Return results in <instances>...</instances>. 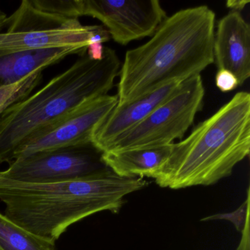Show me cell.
I'll list each match as a JSON object with an SVG mask.
<instances>
[{
  "label": "cell",
  "instance_id": "1",
  "mask_svg": "<svg viewBox=\"0 0 250 250\" xmlns=\"http://www.w3.org/2000/svg\"><path fill=\"white\" fill-rule=\"evenodd\" d=\"M216 14L206 5L167 17L145 44L126 52L120 69L118 104L200 75L214 62Z\"/></svg>",
  "mask_w": 250,
  "mask_h": 250
},
{
  "label": "cell",
  "instance_id": "2",
  "mask_svg": "<svg viewBox=\"0 0 250 250\" xmlns=\"http://www.w3.org/2000/svg\"><path fill=\"white\" fill-rule=\"evenodd\" d=\"M147 185L144 178H123L110 169L88 178L28 184L0 175L4 214L41 238L55 243L73 224L103 210L118 212L124 197Z\"/></svg>",
  "mask_w": 250,
  "mask_h": 250
},
{
  "label": "cell",
  "instance_id": "3",
  "mask_svg": "<svg viewBox=\"0 0 250 250\" xmlns=\"http://www.w3.org/2000/svg\"><path fill=\"white\" fill-rule=\"evenodd\" d=\"M250 153V94L239 92L185 140L172 143L153 179L171 189L213 185L229 176Z\"/></svg>",
  "mask_w": 250,
  "mask_h": 250
},
{
  "label": "cell",
  "instance_id": "4",
  "mask_svg": "<svg viewBox=\"0 0 250 250\" xmlns=\"http://www.w3.org/2000/svg\"><path fill=\"white\" fill-rule=\"evenodd\" d=\"M120 69L116 52L105 46L102 59L81 55L43 88L8 108L0 117V163H11L17 150L38 131L108 95Z\"/></svg>",
  "mask_w": 250,
  "mask_h": 250
},
{
  "label": "cell",
  "instance_id": "5",
  "mask_svg": "<svg viewBox=\"0 0 250 250\" xmlns=\"http://www.w3.org/2000/svg\"><path fill=\"white\" fill-rule=\"evenodd\" d=\"M7 25V31L0 33V51L75 48L87 52L90 45L111 39L103 25H83L77 19L39 10L30 0L21 2Z\"/></svg>",
  "mask_w": 250,
  "mask_h": 250
},
{
  "label": "cell",
  "instance_id": "6",
  "mask_svg": "<svg viewBox=\"0 0 250 250\" xmlns=\"http://www.w3.org/2000/svg\"><path fill=\"white\" fill-rule=\"evenodd\" d=\"M42 11L77 19L99 20L111 39L121 45L151 37L167 13L158 0H33Z\"/></svg>",
  "mask_w": 250,
  "mask_h": 250
},
{
  "label": "cell",
  "instance_id": "7",
  "mask_svg": "<svg viewBox=\"0 0 250 250\" xmlns=\"http://www.w3.org/2000/svg\"><path fill=\"white\" fill-rule=\"evenodd\" d=\"M204 96L201 76L183 82L146 119L116 139L104 153L161 147L181 140L203 108Z\"/></svg>",
  "mask_w": 250,
  "mask_h": 250
},
{
  "label": "cell",
  "instance_id": "8",
  "mask_svg": "<svg viewBox=\"0 0 250 250\" xmlns=\"http://www.w3.org/2000/svg\"><path fill=\"white\" fill-rule=\"evenodd\" d=\"M102 154L93 143L60 147L15 159L0 175L28 184L77 181L109 169Z\"/></svg>",
  "mask_w": 250,
  "mask_h": 250
},
{
  "label": "cell",
  "instance_id": "9",
  "mask_svg": "<svg viewBox=\"0 0 250 250\" xmlns=\"http://www.w3.org/2000/svg\"><path fill=\"white\" fill-rule=\"evenodd\" d=\"M118 96H101L82 105L29 138L14 155V161L39 152L93 143L96 129L118 104Z\"/></svg>",
  "mask_w": 250,
  "mask_h": 250
},
{
  "label": "cell",
  "instance_id": "10",
  "mask_svg": "<svg viewBox=\"0 0 250 250\" xmlns=\"http://www.w3.org/2000/svg\"><path fill=\"white\" fill-rule=\"evenodd\" d=\"M213 57L218 70L234 74L239 85L250 77V27L241 13L230 11L217 23Z\"/></svg>",
  "mask_w": 250,
  "mask_h": 250
},
{
  "label": "cell",
  "instance_id": "11",
  "mask_svg": "<svg viewBox=\"0 0 250 250\" xmlns=\"http://www.w3.org/2000/svg\"><path fill=\"white\" fill-rule=\"evenodd\" d=\"M181 83H172L124 104H117L93 135L94 146L104 153L118 137L143 122Z\"/></svg>",
  "mask_w": 250,
  "mask_h": 250
},
{
  "label": "cell",
  "instance_id": "12",
  "mask_svg": "<svg viewBox=\"0 0 250 250\" xmlns=\"http://www.w3.org/2000/svg\"><path fill=\"white\" fill-rule=\"evenodd\" d=\"M85 53V51L75 48L0 51V86L16 84L35 71H43L69 55L81 56Z\"/></svg>",
  "mask_w": 250,
  "mask_h": 250
},
{
  "label": "cell",
  "instance_id": "13",
  "mask_svg": "<svg viewBox=\"0 0 250 250\" xmlns=\"http://www.w3.org/2000/svg\"><path fill=\"white\" fill-rule=\"evenodd\" d=\"M172 144L102 154L106 166L123 178H151L157 175L170 154Z\"/></svg>",
  "mask_w": 250,
  "mask_h": 250
},
{
  "label": "cell",
  "instance_id": "14",
  "mask_svg": "<svg viewBox=\"0 0 250 250\" xmlns=\"http://www.w3.org/2000/svg\"><path fill=\"white\" fill-rule=\"evenodd\" d=\"M0 250H55V243L38 236L0 213Z\"/></svg>",
  "mask_w": 250,
  "mask_h": 250
},
{
  "label": "cell",
  "instance_id": "15",
  "mask_svg": "<svg viewBox=\"0 0 250 250\" xmlns=\"http://www.w3.org/2000/svg\"><path fill=\"white\" fill-rule=\"evenodd\" d=\"M42 71H35L16 84L0 86V117L12 105L30 96L43 80Z\"/></svg>",
  "mask_w": 250,
  "mask_h": 250
},
{
  "label": "cell",
  "instance_id": "16",
  "mask_svg": "<svg viewBox=\"0 0 250 250\" xmlns=\"http://www.w3.org/2000/svg\"><path fill=\"white\" fill-rule=\"evenodd\" d=\"M228 220L232 222L238 232H242L247 222H250V189L247 190V200L241 206L230 213H217L203 218L201 221Z\"/></svg>",
  "mask_w": 250,
  "mask_h": 250
},
{
  "label": "cell",
  "instance_id": "17",
  "mask_svg": "<svg viewBox=\"0 0 250 250\" xmlns=\"http://www.w3.org/2000/svg\"><path fill=\"white\" fill-rule=\"evenodd\" d=\"M216 87L220 91H232L239 86L238 80L230 71L227 70H218L215 77Z\"/></svg>",
  "mask_w": 250,
  "mask_h": 250
},
{
  "label": "cell",
  "instance_id": "18",
  "mask_svg": "<svg viewBox=\"0 0 250 250\" xmlns=\"http://www.w3.org/2000/svg\"><path fill=\"white\" fill-rule=\"evenodd\" d=\"M242 238L238 247V250H250V222H247L242 231Z\"/></svg>",
  "mask_w": 250,
  "mask_h": 250
},
{
  "label": "cell",
  "instance_id": "19",
  "mask_svg": "<svg viewBox=\"0 0 250 250\" xmlns=\"http://www.w3.org/2000/svg\"><path fill=\"white\" fill-rule=\"evenodd\" d=\"M249 3H250V1L248 0H228L226 2V7L229 8L231 11L240 12Z\"/></svg>",
  "mask_w": 250,
  "mask_h": 250
},
{
  "label": "cell",
  "instance_id": "20",
  "mask_svg": "<svg viewBox=\"0 0 250 250\" xmlns=\"http://www.w3.org/2000/svg\"><path fill=\"white\" fill-rule=\"evenodd\" d=\"M8 19V17H7L6 14L0 8V30L7 25Z\"/></svg>",
  "mask_w": 250,
  "mask_h": 250
}]
</instances>
